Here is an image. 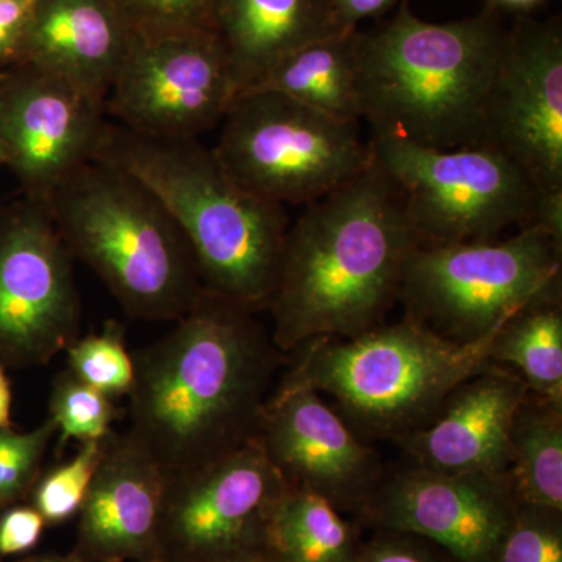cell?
<instances>
[{
	"label": "cell",
	"mask_w": 562,
	"mask_h": 562,
	"mask_svg": "<svg viewBox=\"0 0 562 562\" xmlns=\"http://www.w3.org/2000/svg\"><path fill=\"white\" fill-rule=\"evenodd\" d=\"M257 441L284 482L316 492L341 513L358 516L386 472L375 449L290 360L262 406Z\"/></svg>",
	"instance_id": "14"
},
{
	"label": "cell",
	"mask_w": 562,
	"mask_h": 562,
	"mask_svg": "<svg viewBox=\"0 0 562 562\" xmlns=\"http://www.w3.org/2000/svg\"><path fill=\"white\" fill-rule=\"evenodd\" d=\"M236 94L216 33L133 29L105 113L139 135L199 139L221 124Z\"/></svg>",
	"instance_id": "10"
},
{
	"label": "cell",
	"mask_w": 562,
	"mask_h": 562,
	"mask_svg": "<svg viewBox=\"0 0 562 562\" xmlns=\"http://www.w3.org/2000/svg\"><path fill=\"white\" fill-rule=\"evenodd\" d=\"M508 475L516 505L562 513V403L528 391L513 422Z\"/></svg>",
	"instance_id": "22"
},
{
	"label": "cell",
	"mask_w": 562,
	"mask_h": 562,
	"mask_svg": "<svg viewBox=\"0 0 562 562\" xmlns=\"http://www.w3.org/2000/svg\"><path fill=\"white\" fill-rule=\"evenodd\" d=\"M530 227L539 228L562 244V190L541 191Z\"/></svg>",
	"instance_id": "35"
},
{
	"label": "cell",
	"mask_w": 562,
	"mask_h": 562,
	"mask_svg": "<svg viewBox=\"0 0 562 562\" xmlns=\"http://www.w3.org/2000/svg\"><path fill=\"white\" fill-rule=\"evenodd\" d=\"M0 162H7L5 149H3L2 143H0Z\"/></svg>",
	"instance_id": "40"
},
{
	"label": "cell",
	"mask_w": 562,
	"mask_h": 562,
	"mask_svg": "<svg viewBox=\"0 0 562 562\" xmlns=\"http://www.w3.org/2000/svg\"><path fill=\"white\" fill-rule=\"evenodd\" d=\"M341 31L328 0H216L214 33L238 92L255 87L283 58ZM349 32V31H347Z\"/></svg>",
	"instance_id": "20"
},
{
	"label": "cell",
	"mask_w": 562,
	"mask_h": 562,
	"mask_svg": "<svg viewBox=\"0 0 562 562\" xmlns=\"http://www.w3.org/2000/svg\"><path fill=\"white\" fill-rule=\"evenodd\" d=\"M288 484L257 439L194 468L166 472L161 562H220L262 546Z\"/></svg>",
	"instance_id": "11"
},
{
	"label": "cell",
	"mask_w": 562,
	"mask_h": 562,
	"mask_svg": "<svg viewBox=\"0 0 562 562\" xmlns=\"http://www.w3.org/2000/svg\"><path fill=\"white\" fill-rule=\"evenodd\" d=\"M562 244L539 228L508 239L417 247L403 269L405 316L447 341H487L539 303L561 302Z\"/></svg>",
	"instance_id": "7"
},
{
	"label": "cell",
	"mask_w": 562,
	"mask_h": 562,
	"mask_svg": "<svg viewBox=\"0 0 562 562\" xmlns=\"http://www.w3.org/2000/svg\"><path fill=\"white\" fill-rule=\"evenodd\" d=\"M74 258L46 202L29 198L0 222V366H46L80 338Z\"/></svg>",
	"instance_id": "12"
},
{
	"label": "cell",
	"mask_w": 562,
	"mask_h": 562,
	"mask_svg": "<svg viewBox=\"0 0 562 562\" xmlns=\"http://www.w3.org/2000/svg\"><path fill=\"white\" fill-rule=\"evenodd\" d=\"M527 394L516 372L491 362L450 392L430 425L394 443L432 471L505 475L514 417Z\"/></svg>",
	"instance_id": "18"
},
{
	"label": "cell",
	"mask_w": 562,
	"mask_h": 562,
	"mask_svg": "<svg viewBox=\"0 0 562 562\" xmlns=\"http://www.w3.org/2000/svg\"><path fill=\"white\" fill-rule=\"evenodd\" d=\"M92 158L155 192L190 243L205 291L268 312L290 228L284 206L239 187L195 138H154L109 121Z\"/></svg>",
	"instance_id": "4"
},
{
	"label": "cell",
	"mask_w": 562,
	"mask_h": 562,
	"mask_svg": "<svg viewBox=\"0 0 562 562\" xmlns=\"http://www.w3.org/2000/svg\"><path fill=\"white\" fill-rule=\"evenodd\" d=\"M157 342L133 353L131 428L166 472L257 439L262 406L290 355L257 313L203 291Z\"/></svg>",
	"instance_id": "1"
},
{
	"label": "cell",
	"mask_w": 562,
	"mask_h": 562,
	"mask_svg": "<svg viewBox=\"0 0 562 562\" xmlns=\"http://www.w3.org/2000/svg\"><path fill=\"white\" fill-rule=\"evenodd\" d=\"M157 562H161V561H157Z\"/></svg>",
	"instance_id": "41"
},
{
	"label": "cell",
	"mask_w": 562,
	"mask_h": 562,
	"mask_svg": "<svg viewBox=\"0 0 562 562\" xmlns=\"http://www.w3.org/2000/svg\"><path fill=\"white\" fill-rule=\"evenodd\" d=\"M361 539L327 498L288 486L269 517L262 546L281 562H351Z\"/></svg>",
	"instance_id": "23"
},
{
	"label": "cell",
	"mask_w": 562,
	"mask_h": 562,
	"mask_svg": "<svg viewBox=\"0 0 562 562\" xmlns=\"http://www.w3.org/2000/svg\"><path fill=\"white\" fill-rule=\"evenodd\" d=\"M213 151L244 190L277 205H310L372 165L358 124L276 91L236 94Z\"/></svg>",
	"instance_id": "8"
},
{
	"label": "cell",
	"mask_w": 562,
	"mask_h": 562,
	"mask_svg": "<svg viewBox=\"0 0 562 562\" xmlns=\"http://www.w3.org/2000/svg\"><path fill=\"white\" fill-rule=\"evenodd\" d=\"M5 371L7 369L0 366V428L13 427L11 422L13 395H11L10 380Z\"/></svg>",
	"instance_id": "37"
},
{
	"label": "cell",
	"mask_w": 562,
	"mask_h": 562,
	"mask_svg": "<svg viewBox=\"0 0 562 562\" xmlns=\"http://www.w3.org/2000/svg\"><path fill=\"white\" fill-rule=\"evenodd\" d=\"M506 40L497 11L432 24L401 3L390 21L361 32V120L373 135L432 149L484 144Z\"/></svg>",
	"instance_id": "3"
},
{
	"label": "cell",
	"mask_w": 562,
	"mask_h": 562,
	"mask_svg": "<svg viewBox=\"0 0 562 562\" xmlns=\"http://www.w3.org/2000/svg\"><path fill=\"white\" fill-rule=\"evenodd\" d=\"M124 336L120 322L109 321L102 331L77 338L65 350L66 369L113 401L128 397L135 386V360Z\"/></svg>",
	"instance_id": "25"
},
{
	"label": "cell",
	"mask_w": 562,
	"mask_h": 562,
	"mask_svg": "<svg viewBox=\"0 0 562 562\" xmlns=\"http://www.w3.org/2000/svg\"><path fill=\"white\" fill-rule=\"evenodd\" d=\"M57 425L61 446L70 439L80 443L109 438L111 425L121 417L113 398L81 382L65 369L52 384L49 416Z\"/></svg>",
	"instance_id": "27"
},
{
	"label": "cell",
	"mask_w": 562,
	"mask_h": 562,
	"mask_svg": "<svg viewBox=\"0 0 562 562\" xmlns=\"http://www.w3.org/2000/svg\"><path fill=\"white\" fill-rule=\"evenodd\" d=\"M166 471L131 431L111 432L79 514L72 553L87 562H157Z\"/></svg>",
	"instance_id": "17"
},
{
	"label": "cell",
	"mask_w": 562,
	"mask_h": 562,
	"mask_svg": "<svg viewBox=\"0 0 562 562\" xmlns=\"http://www.w3.org/2000/svg\"><path fill=\"white\" fill-rule=\"evenodd\" d=\"M351 562H454L435 543L406 532L375 530L361 541Z\"/></svg>",
	"instance_id": "31"
},
{
	"label": "cell",
	"mask_w": 562,
	"mask_h": 562,
	"mask_svg": "<svg viewBox=\"0 0 562 562\" xmlns=\"http://www.w3.org/2000/svg\"><path fill=\"white\" fill-rule=\"evenodd\" d=\"M490 360L516 372L531 394L562 403V303H539L505 322Z\"/></svg>",
	"instance_id": "24"
},
{
	"label": "cell",
	"mask_w": 562,
	"mask_h": 562,
	"mask_svg": "<svg viewBox=\"0 0 562 562\" xmlns=\"http://www.w3.org/2000/svg\"><path fill=\"white\" fill-rule=\"evenodd\" d=\"M491 341L461 346L403 316L353 338L312 339L290 364L362 441L394 442L430 425L450 392L491 364Z\"/></svg>",
	"instance_id": "6"
},
{
	"label": "cell",
	"mask_w": 562,
	"mask_h": 562,
	"mask_svg": "<svg viewBox=\"0 0 562 562\" xmlns=\"http://www.w3.org/2000/svg\"><path fill=\"white\" fill-rule=\"evenodd\" d=\"M36 0H0V65L20 60Z\"/></svg>",
	"instance_id": "33"
},
{
	"label": "cell",
	"mask_w": 562,
	"mask_h": 562,
	"mask_svg": "<svg viewBox=\"0 0 562 562\" xmlns=\"http://www.w3.org/2000/svg\"><path fill=\"white\" fill-rule=\"evenodd\" d=\"M220 562H281L276 554L269 552L265 546L251 547V549L241 550V552L232 554Z\"/></svg>",
	"instance_id": "38"
},
{
	"label": "cell",
	"mask_w": 562,
	"mask_h": 562,
	"mask_svg": "<svg viewBox=\"0 0 562 562\" xmlns=\"http://www.w3.org/2000/svg\"><path fill=\"white\" fill-rule=\"evenodd\" d=\"M57 432V425L50 417L29 432L16 431L13 427L0 428V512L27 502Z\"/></svg>",
	"instance_id": "28"
},
{
	"label": "cell",
	"mask_w": 562,
	"mask_h": 562,
	"mask_svg": "<svg viewBox=\"0 0 562 562\" xmlns=\"http://www.w3.org/2000/svg\"><path fill=\"white\" fill-rule=\"evenodd\" d=\"M360 44V31L313 41L283 58L249 90L280 92L335 120L358 124Z\"/></svg>",
	"instance_id": "21"
},
{
	"label": "cell",
	"mask_w": 562,
	"mask_h": 562,
	"mask_svg": "<svg viewBox=\"0 0 562 562\" xmlns=\"http://www.w3.org/2000/svg\"><path fill=\"white\" fill-rule=\"evenodd\" d=\"M408 0H328L333 20L341 31H358L362 21L382 16Z\"/></svg>",
	"instance_id": "34"
},
{
	"label": "cell",
	"mask_w": 562,
	"mask_h": 562,
	"mask_svg": "<svg viewBox=\"0 0 562 562\" xmlns=\"http://www.w3.org/2000/svg\"><path fill=\"white\" fill-rule=\"evenodd\" d=\"M494 562H562V513L517 505Z\"/></svg>",
	"instance_id": "29"
},
{
	"label": "cell",
	"mask_w": 562,
	"mask_h": 562,
	"mask_svg": "<svg viewBox=\"0 0 562 562\" xmlns=\"http://www.w3.org/2000/svg\"><path fill=\"white\" fill-rule=\"evenodd\" d=\"M106 439L80 443L79 452L70 460L41 473L27 502L44 517L47 527L79 516L105 454Z\"/></svg>",
	"instance_id": "26"
},
{
	"label": "cell",
	"mask_w": 562,
	"mask_h": 562,
	"mask_svg": "<svg viewBox=\"0 0 562 562\" xmlns=\"http://www.w3.org/2000/svg\"><path fill=\"white\" fill-rule=\"evenodd\" d=\"M46 205L70 257L94 271L133 319H180L205 291L179 224L120 166L85 161Z\"/></svg>",
	"instance_id": "5"
},
{
	"label": "cell",
	"mask_w": 562,
	"mask_h": 562,
	"mask_svg": "<svg viewBox=\"0 0 562 562\" xmlns=\"http://www.w3.org/2000/svg\"><path fill=\"white\" fill-rule=\"evenodd\" d=\"M516 508L508 473H449L409 462L386 469L358 519L425 539L454 562H494Z\"/></svg>",
	"instance_id": "13"
},
{
	"label": "cell",
	"mask_w": 562,
	"mask_h": 562,
	"mask_svg": "<svg viewBox=\"0 0 562 562\" xmlns=\"http://www.w3.org/2000/svg\"><path fill=\"white\" fill-rule=\"evenodd\" d=\"M47 524L29 502L0 512V561L31 554L43 539Z\"/></svg>",
	"instance_id": "32"
},
{
	"label": "cell",
	"mask_w": 562,
	"mask_h": 562,
	"mask_svg": "<svg viewBox=\"0 0 562 562\" xmlns=\"http://www.w3.org/2000/svg\"><path fill=\"white\" fill-rule=\"evenodd\" d=\"M484 144L541 191L562 190V25L517 16L486 113Z\"/></svg>",
	"instance_id": "15"
},
{
	"label": "cell",
	"mask_w": 562,
	"mask_h": 562,
	"mask_svg": "<svg viewBox=\"0 0 562 562\" xmlns=\"http://www.w3.org/2000/svg\"><path fill=\"white\" fill-rule=\"evenodd\" d=\"M546 0H486V9L501 13H513L517 16H530L532 10L541 7Z\"/></svg>",
	"instance_id": "36"
},
{
	"label": "cell",
	"mask_w": 562,
	"mask_h": 562,
	"mask_svg": "<svg viewBox=\"0 0 562 562\" xmlns=\"http://www.w3.org/2000/svg\"><path fill=\"white\" fill-rule=\"evenodd\" d=\"M16 66L0 77V143L29 198L46 202L74 169L91 160L109 117L105 103L68 81L25 63Z\"/></svg>",
	"instance_id": "16"
},
{
	"label": "cell",
	"mask_w": 562,
	"mask_h": 562,
	"mask_svg": "<svg viewBox=\"0 0 562 562\" xmlns=\"http://www.w3.org/2000/svg\"><path fill=\"white\" fill-rule=\"evenodd\" d=\"M373 161L401 191L419 247L492 241L509 227H530L541 190L490 144L432 149L373 135Z\"/></svg>",
	"instance_id": "9"
},
{
	"label": "cell",
	"mask_w": 562,
	"mask_h": 562,
	"mask_svg": "<svg viewBox=\"0 0 562 562\" xmlns=\"http://www.w3.org/2000/svg\"><path fill=\"white\" fill-rule=\"evenodd\" d=\"M139 31L214 32L216 0H111Z\"/></svg>",
	"instance_id": "30"
},
{
	"label": "cell",
	"mask_w": 562,
	"mask_h": 562,
	"mask_svg": "<svg viewBox=\"0 0 562 562\" xmlns=\"http://www.w3.org/2000/svg\"><path fill=\"white\" fill-rule=\"evenodd\" d=\"M419 247L401 191L372 165L310 203L290 225L268 312L283 353L316 338H353L383 324Z\"/></svg>",
	"instance_id": "2"
},
{
	"label": "cell",
	"mask_w": 562,
	"mask_h": 562,
	"mask_svg": "<svg viewBox=\"0 0 562 562\" xmlns=\"http://www.w3.org/2000/svg\"><path fill=\"white\" fill-rule=\"evenodd\" d=\"M14 562H87L80 560L79 557H76L72 552L68 554L61 553H31L25 554V557H21L20 560Z\"/></svg>",
	"instance_id": "39"
},
{
	"label": "cell",
	"mask_w": 562,
	"mask_h": 562,
	"mask_svg": "<svg viewBox=\"0 0 562 562\" xmlns=\"http://www.w3.org/2000/svg\"><path fill=\"white\" fill-rule=\"evenodd\" d=\"M132 33L111 0H36L18 63L105 103Z\"/></svg>",
	"instance_id": "19"
}]
</instances>
